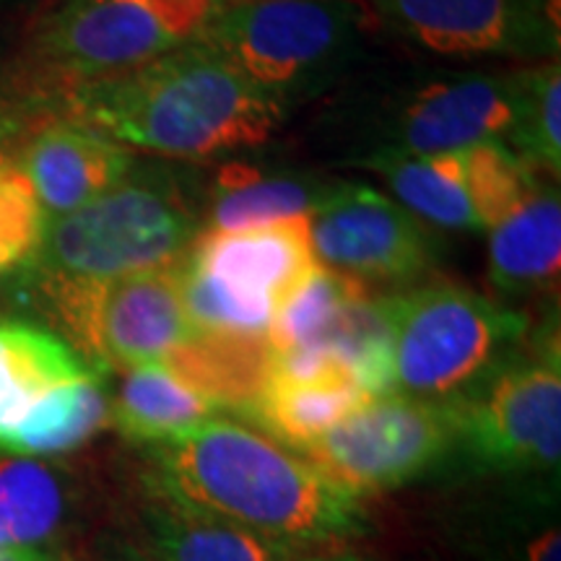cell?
<instances>
[{
  "instance_id": "obj_10",
  "label": "cell",
  "mask_w": 561,
  "mask_h": 561,
  "mask_svg": "<svg viewBox=\"0 0 561 561\" xmlns=\"http://www.w3.org/2000/svg\"><path fill=\"white\" fill-rule=\"evenodd\" d=\"M68 343L96 371L161 362L195 335L182 305L178 263L107 284L42 291Z\"/></svg>"
},
{
  "instance_id": "obj_8",
  "label": "cell",
  "mask_w": 561,
  "mask_h": 561,
  "mask_svg": "<svg viewBox=\"0 0 561 561\" xmlns=\"http://www.w3.org/2000/svg\"><path fill=\"white\" fill-rule=\"evenodd\" d=\"M216 9L219 0H60L42 21L34 47L76 89L187 45Z\"/></svg>"
},
{
  "instance_id": "obj_18",
  "label": "cell",
  "mask_w": 561,
  "mask_h": 561,
  "mask_svg": "<svg viewBox=\"0 0 561 561\" xmlns=\"http://www.w3.org/2000/svg\"><path fill=\"white\" fill-rule=\"evenodd\" d=\"M489 268L504 294L557 289L561 271V201L557 187H538L515 214L496 224Z\"/></svg>"
},
{
  "instance_id": "obj_5",
  "label": "cell",
  "mask_w": 561,
  "mask_h": 561,
  "mask_svg": "<svg viewBox=\"0 0 561 561\" xmlns=\"http://www.w3.org/2000/svg\"><path fill=\"white\" fill-rule=\"evenodd\" d=\"M392 392L455 401L510 359L528 320L462 286L390 294Z\"/></svg>"
},
{
  "instance_id": "obj_26",
  "label": "cell",
  "mask_w": 561,
  "mask_h": 561,
  "mask_svg": "<svg viewBox=\"0 0 561 561\" xmlns=\"http://www.w3.org/2000/svg\"><path fill=\"white\" fill-rule=\"evenodd\" d=\"M460 157L481 229H494L541 187L536 170L502 140H483L462 149Z\"/></svg>"
},
{
  "instance_id": "obj_16",
  "label": "cell",
  "mask_w": 561,
  "mask_h": 561,
  "mask_svg": "<svg viewBox=\"0 0 561 561\" xmlns=\"http://www.w3.org/2000/svg\"><path fill=\"white\" fill-rule=\"evenodd\" d=\"M140 523L153 561H297L299 557L149 483Z\"/></svg>"
},
{
  "instance_id": "obj_19",
  "label": "cell",
  "mask_w": 561,
  "mask_h": 561,
  "mask_svg": "<svg viewBox=\"0 0 561 561\" xmlns=\"http://www.w3.org/2000/svg\"><path fill=\"white\" fill-rule=\"evenodd\" d=\"M375 398L351 377H318V380H286L276 377L244 419L261 426L265 437L289 450L305 453L312 442L325 437L351 413Z\"/></svg>"
},
{
  "instance_id": "obj_15",
  "label": "cell",
  "mask_w": 561,
  "mask_h": 561,
  "mask_svg": "<svg viewBox=\"0 0 561 561\" xmlns=\"http://www.w3.org/2000/svg\"><path fill=\"white\" fill-rule=\"evenodd\" d=\"M16 167L55 221L112 191L133 170V153L79 121H58L24 146Z\"/></svg>"
},
{
  "instance_id": "obj_9",
  "label": "cell",
  "mask_w": 561,
  "mask_h": 561,
  "mask_svg": "<svg viewBox=\"0 0 561 561\" xmlns=\"http://www.w3.org/2000/svg\"><path fill=\"white\" fill-rule=\"evenodd\" d=\"M458 442V403L390 392L312 442L305 460L362 500L434 471Z\"/></svg>"
},
{
  "instance_id": "obj_2",
  "label": "cell",
  "mask_w": 561,
  "mask_h": 561,
  "mask_svg": "<svg viewBox=\"0 0 561 561\" xmlns=\"http://www.w3.org/2000/svg\"><path fill=\"white\" fill-rule=\"evenodd\" d=\"M73 112L117 144L170 159H210L265 144L284 107L201 39L128 73L73 89Z\"/></svg>"
},
{
  "instance_id": "obj_30",
  "label": "cell",
  "mask_w": 561,
  "mask_h": 561,
  "mask_svg": "<svg viewBox=\"0 0 561 561\" xmlns=\"http://www.w3.org/2000/svg\"><path fill=\"white\" fill-rule=\"evenodd\" d=\"M0 561H50V553H47V551L0 549Z\"/></svg>"
},
{
  "instance_id": "obj_23",
  "label": "cell",
  "mask_w": 561,
  "mask_h": 561,
  "mask_svg": "<svg viewBox=\"0 0 561 561\" xmlns=\"http://www.w3.org/2000/svg\"><path fill=\"white\" fill-rule=\"evenodd\" d=\"M60 476L37 458L0 460V549L45 551L66 523Z\"/></svg>"
},
{
  "instance_id": "obj_3",
  "label": "cell",
  "mask_w": 561,
  "mask_h": 561,
  "mask_svg": "<svg viewBox=\"0 0 561 561\" xmlns=\"http://www.w3.org/2000/svg\"><path fill=\"white\" fill-rule=\"evenodd\" d=\"M198 237V208L178 172L130 170L96 201L47 221L26 265L39 291L107 284L128 273L164 268Z\"/></svg>"
},
{
  "instance_id": "obj_21",
  "label": "cell",
  "mask_w": 561,
  "mask_h": 561,
  "mask_svg": "<svg viewBox=\"0 0 561 561\" xmlns=\"http://www.w3.org/2000/svg\"><path fill=\"white\" fill-rule=\"evenodd\" d=\"M331 185L299 172H268L263 167L229 161L210 191L208 229L242 231L307 216Z\"/></svg>"
},
{
  "instance_id": "obj_13",
  "label": "cell",
  "mask_w": 561,
  "mask_h": 561,
  "mask_svg": "<svg viewBox=\"0 0 561 561\" xmlns=\"http://www.w3.org/2000/svg\"><path fill=\"white\" fill-rule=\"evenodd\" d=\"M390 32L445 58L559 53V0H369Z\"/></svg>"
},
{
  "instance_id": "obj_28",
  "label": "cell",
  "mask_w": 561,
  "mask_h": 561,
  "mask_svg": "<svg viewBox=\"0 0 561 561\" xmlns=\"http://www.w3.org/2000/svg\"><path fill=\"white\" fill-rule=\"evenodd\" d=\"M523 561H561V536L559 530H543L525 546Z\"/></svg>"
},
{
  "instance_id": "obj_22",
  "label": "cell",
  "mask_w": 561,
  "mask_h": 561,
  "mask_svg": "<svg viewBox=\"0 0 561 561\" xmlns=\"http://www.w3.org/2000/svg\"><path fill=\"white\" fill-rule=\"evenodd\" d=\"M362 164L388 180L401 206L416 219L445 229H481L468 195L460 151L409 157L382 149Z\"/></svg>"
},
{
  "instance_id": "obj_6",
  "label": "cell",
  "mask_w": 561,
  "mask_h": 561,
  "mask_svg": "<svg viewBox=\"0 0 561 561\" xmlns=\"http://www.w3.org/2000/svg\"><path fill=\"white\" fill-rule=\"evenodd\" d=\"M320 268L307 216L242 231H198L178 261L195 333L265 335L273 314Z\"/></svg>"
},
{
  "instance_id": "obj_4",
  "label": "cell",
  "mask_w": 561,
  "mask_h": 561,
  "mask_svg": "<svg viewBox=\"0 0 561 561\" xmlns=\"http://www.w3.org/2000/svg\"><path fill=\"white\" fill-rule=\"evenodd\" d=\"M377 24L369 0H224L195 39L284 107L325 87Z\"/></svg>"
},
{
  "instance_id": "obj_20",
  "label": "cell",
  "mask_w": 561,
  "mask_h": 561,
  "mask_svg": "<svg viewBox=\"0 0 561 561\" xmlns=\"http://www.w3.org/2000/svg\"><path fill=\"white\" fill-rule=\"evenodd\" d=\"M221 416L214 403L187 388L161 362L128 367L110 401V421L125 439L164 445Z\"/></svg>"
},
{
  "instance_id": "obj_7",
  "label": "cell",
  "mask_w": 561,
  "mask_h": 561,
  "mask_svg": "<svg viewBox=\"0 0 561 561\" xmlns=\"http://www.w3.org/2000/svg\"><path fill=\"white\" fill-rule=\"evenodd\" d=\"M110 421V398L58 333L0 320V450L21 458L81 447Z\"/></svg>"
},
{
  "instance_id": "obj_14",
  "label": "cell",
  "mask_w": 561,
  "mask_h": 561,
  "mask_svg": "<svg viewBox=\"0 0 561 561\" xmlns=\"http://www.w3.org/2000/svg\"><path fill=\"white\" fill-rule=\"evenodd\" d=\"M520 102V73H471L419 89L392 121V144L385 149L409 157H432L471 149L483 140L510 136Z\"/></svg>"
},
{
  "instance_id": "obj_17",
  "label": "cell",
  "mask_w": 561,
  "mask_h": 561,
  "mask_svg": "<svg viewBox=\"0 0 561 561\" xmlns=\"http://www.w3.org/2000/svg\"><path fill=\"white\" fill-rule=\"evenodd\" d=\"M161 364L221 413L244 416L273 380L276 351L268 335L195 333Z\"/></svg>"
},
{
  "instance_id": "obj_25",
  "label": "cell",
  "mask_w": 561,
  "mask_h": 561,
  "mask_svg": "<svg viewBox=\"0 0 561 561\" xmlns=\"http://www.w3.org/2000/svg\"><path fill=\"white\" fill-rule=\"evenodd\" d=\"M561 70L559 60L523 70L517 117L510 130L512 151L536 172L561 174Z\"/></svg>"
},
{
  "instance_id": "obj_11",
  "label": "cell",
  "mask_w": 561,
  "mask_h": 561,
  "mask_svg": "<svg viewBox=\"0 0 561 561\" xmlns=\"http://www.w3.org/2000/svg\"><path fill=\"white\" fill-rule=\"evenodd\" d=\"M460 442L489 471H557L561 460L559 341L533 359H507L479 388L455 398Z\"/></svg>"
},
{
  "instance_id": "obj_27",
  "label": "cell",
  "mask_w": 561,
  "mask_h": 561,
  "mask_svg": "<svg viewBox=\"0 0 561 561\" xmlns=\"http://www.w3.org/2000/svg\"><path fill=\"white\" fill-rule=\"evenodd\" d=\"M45 229L47 216L30 180L16 164L5 167L0 172V278L32 263Z\"/></svg>"
},
{
  "instance_id": "obj_33",
  "label": "cell",
  "mask_w": 561,
  "mask_h": 561,
  "mask_svg": "<svg viewBox=\"0 0 561 561\" xmlns=\"http://www.w3.org/2000/svg\"><path fill=\"white\" fill-rule=\"evenodd\" d=\"M219 3H224V0H219Z\"/></svg>"
},
{
  "instance_id": "obj_12",
  "label": "cell",
  "mask_w": 561,
  "mask_h": 561,
  "mask_svg": "<svg viewBox=\"0 0 561 561\" xmlns=\"http://www.w3.org/2000/svg\"><path fill=\"white\" fill-rule=\"evenodd\" d=\"M307 221L314 257L364 284H405L434 263L424 224L375 187L331 185Z\"/></svg>"
},
{
  "instance_id": "obj_24",
  "label": "cell",
  "mask_w": 561,
  "mask_h": 561,
  "mask_svg": "<svg viewBox=\"0 0 561 561\" xmlns=\"http://www.w3.org/2000/svg\"><path fill=\"white\" fill-rule=\"evenodd\" d=\"M371 297L369 284L343 273L314 268L301 286L278 307L268 325V341L276 354L320 346L335 331L351 305Z\"/></svg>"
},
{
  "instance_id": "obj_1",
  "label": "cell",
  "mask_w": 561,
  "mask_h": 561,
  "mask_svg": "<svg viewBox=\"0 0 561 561\" xmlns=\"http://www.w3.org/2000/svg\"><path fill=\"white\" fill-rule=\"evenodd\" d=\"M146 483L294 553L362 536V500L263 432L216 416L151 447Z\"/></svg>"
},
{
  "instance_id": "obj_32",
  "label": "cell",
  "mask_w": 561,
  "mask_h": 561,
  "mask_svg": "<svg viewBox=\"0 0 561 561\" xmlns=\"http://www.w3.org/2000/svg\"><path fill=\"white\" fill-rule=\"evenodd\" d=\"M110 561H153V559L146 557V553L136 551V549H130V546H121V549L112 553Z\"/></svg>"
},
{
  "instance_id": "obj_29",
  "label": "cell",
  "mask_w": 561,
  "mask_h": 561,
  "mask_svg": "<svg viewBox=\"0 0 561 561\" xmlns=\"http://www.w3.org/2000/svg\"><path fill=\"white\" fill-rule=\"evenodd\" d=\"M19 144V117L0 102V172L11 167L13 151Z\"/></svg>"
},
{
  "instance_id": "obj_31",
  "label": "cell",
  "mask_w": 561,
  "mask_h": 561,
  "mask_svg": "<svg viewBox=\"0 0 561 561\" xmlns=\"http://www.w3.org/2000/svg\"><path fill=\"white\" fill-rule=\"evenodd\" d=\"M297 561H371V559L359 557V553H351V551H331V553H318V557H307Z\"/></svg>"
}]
</instances>
